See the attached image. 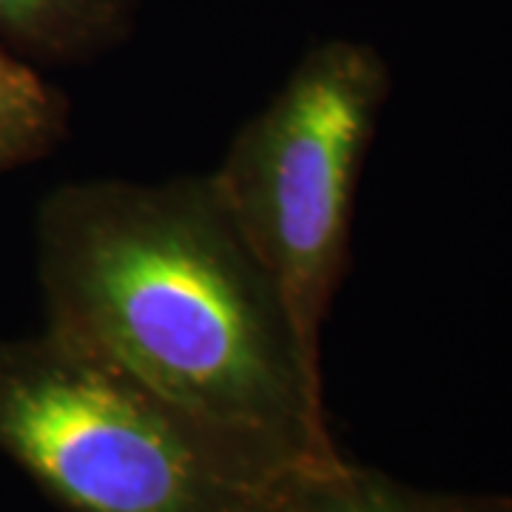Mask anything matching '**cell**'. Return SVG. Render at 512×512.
Wrapping results in <instances>:
<instances>
[{
  "instance_id": "5b68a950",
  "label": "cell",
  "mask_w": 512,
  "mask_h": 512,
  "mask_svg": "<svg viewBox=\"0 0 512 512\" xmlns=\"http://www.w3.org/2000/svg\"><path fill=\"white\" fill-rule=\"evenodd\" d=\"M427 495L339 458L274 478L248 512H424Z\"/></svg>"
},
{
  "instance_id": "52a82bcc",
  "label": "cell",
  "mask_w": 512,
  "mask_h": 512,
  "mask_svg": "<svg viewBox=\"0 0 512 512\" xmlns=\"http://www.w3.org/2000/svg\"><path fill=\"white\" fill-rule=\"evenodd\" d=\"M424 512H512V498L504 495H427Z\"/></svg>"
},
{
  "instance_id": "7a4b0ae2",
  "label": "cell",
  "mask_w": 512,
  "mask_h": 512,
  "mask_svg": "<svg viewBox=\"0 0 512 512\" xmlns=\"http://www.w3.org/2000/svg\"><path fill=\"white\" fill-rule=\"evenodd\" d=\"M0 450L69 512H248L274 481L46 328L0 339Z\"/></svg>"
},
{
  "instance_id": "6da1fadb",
  "label": "cell",
  "mask_w": 512,
  "mask_h": 512,
  "mask_svg": "<svg viewBox=\"0 0 512 512\" xmlns=\"http://www.w3.org/2000/svg\"><path fill=\"white\" fill-rule=\"evenodd\" d=\"M46 330L276 478L339 461L322 359L211 177L83 180L37 211Z\"/></svg>"
},
{
  "instance_id": "8992f818",
  "label": "cell",
  "mask_w": 512,
  "mask_h": 512,
  "mask_svg": "<svg viewBox=\"0 0 512 512\" xmlns=\"http://www.w3.org/2000/svg\"><path fill=\"white\" fill-rule=\"evenodd\" d=\"M66 134V94L35 63L0 46V177L55 154Z\"/></svg>"
},
{
  "instance_id": "277c9868",
  "label": "cell",
  "mask_w": 512,
  "mask_h": 512,
  "mask_svg": "<svg viewBox=\"0 0 512 512\" xmlns=\"http://www.w3.org/2000/svg\"><path fill=\"white\" fill-rule=\"evenodd\" d=\"M143 0H0V46L35 66L92 63L126 43Z\"/></svg>"
},
{
  "instance_id": "3957f363",
  "label": "cell",
  "mask_w": 512,
  "mask_h": 512,
  "mask_svg": "<svg viewBox=\"0 0 512 512\" xmlns=\"http://www.w3.org/2000/svg\"><path fill=\"white\" fill-rule=\"evenodd\" d=\"M387 92L390 72L373 46L322 40L208 174L319 359L330 302L348 271L356 185Z\"/></svg>"
}]
</instances>
